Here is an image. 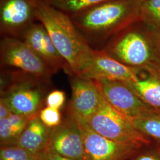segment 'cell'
I'll list each match as a JSON object with an SVG mask.
<instances>
[{
  "label": "cell",
  "mask_w": 160,
  "mask_h": 160,
  "mask_svg": "<svg viewBox=\"0 0 160 160\" xmlns=\"http://www.w3.org/2000/svg\"><path fill=\"white\" fill-rule=\"evenodd\" d=\"M36 17L67 63L68 75L81 76L90 63L93 49L76 28L71 17L42 0H36Z\"/></svg>",
  "instance_id": "1"
},
{
  "label": "cell",
  "mask_w": 160,
  "mask_h": 160,
  "mask_svg": "<svg viewBox=\"0 0 160 160\" xmlns=\"http://www.w3.org/2000/svg\"><path fill=\"white\" fill-rule=\"evenodd\" d=\"M139 0H110L71 17L93 49L127 28L137 16Z\"/></svg>",
  "instance_id": "2"
},
{
  "label": "cell",
  "mask_w": 160,
  "mask_h": 160,
  "mask_svg": "<svg viewBox=\"0 0 160 160\" xmlns=\"http://www.w3.org/2000/svg\"><path fill=\"white\" fill-rule=\"evenodd\" d=\"M86 122L94 131L116 142L141 148L152 143L151 139L138 130L129 118L113 109L103 96L96 112Z\"/></svg>",
  "instance_id": "3"
},
{
  "label": "cell",
  "mask_w": 160,
  "mask_h": 160,
  "mask_svg": "<svg viewBox=\"0 0 160 160\" xmlns=\"http://www.w3.org/2000/svg\"><path fill=\"white\" fill-rule=\"evenodd\" d=\"M1 67H12L46 81L53 74L43 61L23 40L1 38L0 41Z\"/></svg>",
  "instance_id": "4"
},
{
  "label": "cell",
  "mask_w": 160,
  "mask_h": 160,
  "mask_svg": "<svg viewBox=\"0 0 160 160\" xmlns=\"http://www.w3.org/2000/svg\"><path fill=\"white\" fill-rule=\"evenodd\" d=\"M74 119L83 138L84 160H131L142 149L109 139L94 131L85 120Z\"/></svg>",
  "instance_id": "5"
},
{
  "label": "cell",
  "mask_w": 160,
  "mask_h": 160,
  "mask_svg": "<svg viewBox=\"0 0 160 160\" xmlns=\"http://www.w3.org/2000/svg\"><path fill=\"white\" fill-rule=\"evenodd\" d=\"M102 50L131 67H141L155 60L149 42L135 30H128L118 34Z\"/></svg>",
  "instance_id": "6"
},
{
  "label": "cell",
  "mask_w": 160,
  "mask_h": 160,
  "mask_svg": "<svg viewBox=\"0 0 160 160\" xmlns=\"http://www.w3.org/2000/svg\"><path fill=\"white\" fill-rule=\"evenodd\" d=\"M11 76L15 86L1 97L4 98L14 113L29 118L39 116L43 97L40 89L33 85L40 79L20 71L12 72Z\"/></svg>",
  "instance_id": "7"
},
{
  "label": "cell",
  "mask_w": 160,
  "mask_h": 160,
  "mask_svg": "<svg viewBox=\"0 0 160 160\" xmlns=\"http://www.w3.org/2000/svg\"><path fill=\"white\" fill-rule=\"evenodd\" d=\"M36 22V0H0L1 38L22 39Z\"/></svg>",
  "instance_id": "8"
},
{
  "label": "cell",
  "mask_w": 160,
  "mask_h": 160,
  "mask_svg": "<svg viewBox=\"0 0 160 160\" xmlns=\"http://www.w3.org/2000/svg\"><path fill=\"white\" fill-rule=\"evenodd\" d=\"M93 80L106 102L118 112L129 118L140 117L154 108L145 103L122 81Z\"/></svg>",
  "instance_id": "9"
},
{
  "label": "cell",
  "mask_w": 160,
  "mask_h": 160,
  "mask_svg": "<svg viewBox=\"0 0 160 160\" xmlns=\"http://www.w3.org/2000/svg\"><path fill=\"white\" fill-rule=\"evenodd\" d=\"M59 126L51 128L44 151L75 160H84V144L74 118L68 114Z\"/></svg>",
  "instance_id": "10"
},
{
  "label": "cell",
  "mask_w": 160,
  "mask_h": 160,
  "mask_svg": "<svg viewBox=\"0 0 160 160\" xmlns=\"http://www.w3.org/2000/svg\"><path fill=\"white\" fill-rule=\"evenodd\" d=\"M71 77L72 97L68 104V113L87 121L97 110L103 95L94 80Z\"/></svg>",
  "instance_id": "11"
},
{
  "label": "cell",
  "mask_w": 160,
  "mask_h": 160,
  "mask_svg": "<svg viewBox=\"0 0 160 160\" xmlns=\"http://www.w3.org/2000/svg\"><path fill=\"white\" fill-rule=\"evenodd\" d=\"M138 68L121 63L102 49H93L91 61L80 77L92 79H108L126 82L132 80Z\"/></svg>",
  "instance_id": "12"
},
{
  "label": "cell",
  "mask_w": 160,
  "mask_h": 160,
  "mask_svg": "<svg viewBox=\"0 0 160 160\" xmlns=\"http://www.w3.org/2000/svg\"><path fill=\"white\" fill-rule=\"evenodd\" d=\"M123 82L145 103L160 109V64L157 61L138 67L133 78Z\"/></svg>",
  "instance_id": "13"
},
{
  "label": "cell",
  "mask_w": 160,
  "mask_h": 160,
  "mask_svg": "<svg viewBox=\"0 0 160 160\" xmlns=\"http://www.w3.org/2000/svg\"><path fill=\"white\" fill-rule=\"evenodd\" d=\"M51 128L46 126L39 116L29 121L19 138L17 145L35 155L44 151Z\"/></svg>",
  "instance_id": "14"
},
{
  "label": "cell",
  "mask_w": 160,
  "mask_h": 160,
  "mask_svg": "<svg viewBox=\"0 0 160 160\" xmlns=\"http://www.w3.org/2000/svg\"><path fill=\"white\" fill-rule=\"evenodd\" d=\"M33 118L12 113L6 118L0 119L1 147L17 145L23 131Z\"/></svg>",
  "instance_id": "15"
},
{
  "label": "cell",
  "mask_w": 160,
  "mask_h": 160,
  "mask_svg": "<svg viewBox=\"0 0 160 160\" xmlns=\"http://www.w3.org/2000/svg\"><path fill=\"white\" fill-rule=\"evenodd\" d=\"M130 119L138 130L160 143V109L153 108L140 117Z\"/></svg>",
  "instance_id": "16"
},
{
  "label": "cell",
  "mask_w": 160,
  "mask_h": 160,
  "mask_svg": "<svg viewBox=\"0 0 160 160\" xmlns=\"http://www.w3.org/2000/svg\"><path fill=\"white\" fill-rule=\"evenodd\" d=\"M69 17L110 0H42Z\"/></svg>",
  "instance_id": "17"
},
{
  "label": "cell",
  "mask_w": 160,
  "mask_h": 160,
  "mask_svg": "<svg viewBox=\"0 0 160 160\" xmlns=\"http://www.w3.org/2000/svg\"><path fill=\"white\" fill-rule=\"evenodd\" d=\"M37 157L18 145L2 146L0 148V160H37Z\"/></svg>",
  "instance_id": "18"
},
{
  "label": "cell",
  "mask_w": 160,
  "mask_h": 160,
  "mask_svg": "<svg viewBox=\"0 0 160 160\" xmlns=\"http://www.w3.org/2000/svg\"><path fill=\"white\" fill-rule=\"evenodd\" d=\"M39 117L42 122L49 128L59 126L62 122V116L59 110L46 106L41 109Z\"/></svg>",
  "instance_id": "19"
},
{
  "label": "cell",
  "mask_w": 160,
  "mask_h": 160,
  "mask_svg": "<svg viewBox=\"0 0 160 160\" xmlns=\"http://www.w3.org/2000/svg\"><path fill=\"white\" fill-rule=\"evenodd\" d=\"M65 93L61 90H54L51 92L46 98V106L59 110L65 101Z\"/></svg>",
  "instance_id": "20"
},
{
  "label": "cell",
  "mask_w": 160,
  "mask_h": 160,
  "mask_svg": "<svg viewBox=\"0 0 160 160\" xmlns=\"http://www.w3.org/2000/svg\"><path fill=\"white\" fill-rule=\"evenodd\" d=\"M143 11L156 22L160 21V0H147L143 6Z\"/></svg>",
  "instance_id": "21"
},
{
  "label": "cell",
  "mask_w": 160,
  "mask_h": 160,
  "mask_svg": "<svg viewBox=\"0 0 160 160\" xmlns=\"http://www.w3.org/2000/svg\"><path fill=\"white\" fill-rule=\"evenodd\" d=\"M131 160H160V153L156 149L141 151Z\"/></svg>",
  "instance_id": "22"
},
{
  "label": "cell",
  "mask_w": 160,
  "mask_h": 160,
  "mask_svg": "<svg viewBox=\"0 0 160 160\" xmlns=\"http://www.w3.org/2000/svg\"><path fill=\"white\" fill-rule=\"evenodd\" d=\"M155 61L160 64V33L155 34L151 37L149 42Z\"/></svg>",
  "instance_id": "23"
},
{
  "label": "cell",
  "mask_w": 160,
  "mask_h": 160,
  "mask_svg": "<svg viewBox=\"0 0 160 160\" xmlns=\"http://www.w3.org/2000/svg\"><path fill=\"white\" fill-rule=\"evenodd\" d=\"M37 160H75L63 157L62 155L44 151L38 155Z\"/></svg>",
  "instance_id": "24"
},
{
  "label": "cell",
  "mask_w": 160,
  "mask_h": 160,
  "mask_svg": "<svg viewBox=\"0 0 160 160\" xmlns=\"http://www.w3.org/2000/svg\"><path fill=\"white\" fill-rule=\"evenodd\" d=\"M12 112L6 102L4 98L1 97L0 100V119H4L12 114Z\"/></svg>",
  "instance_id": "25"
},
{
  "label": "cell",
  "mask_w": 160,
  "mask_h": 160,
  "mask_svg": "<svg viewBox=\"0 0 160 160\" xmlns=\"http://www.w3.org/2000/svg\"><path fill=\"white\" fill-rule=\"evenodd\" d=\"M155 149L160 153V143H157V146Z\"/></svg>",
  "instance_id": "26"
}]
</instances>
